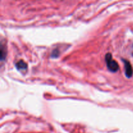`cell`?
Masks as SVG:
<instances>
[{
	"label": "cell",
	"mask_w": 133,
	"mask_h": 133,
	"mask_svg": "<svg viewBox=\"0 0 133 133\" xmlns=\"http://www.w3.org/2000/svg\"><path fill=\"white\" fill-rule=\"evenodd\" d=\"M59 54H60V52L59 51H58V49H55L54 50L52 51L51 57H53V58H57V57H58V56H59Z\"/></svg>",
	"instance_id": "277c9868"
},
{
	"label": "cell",
	"mask_w": 133,
	"mask_h": 133,
	"mask_svg": "<svg viewBox=\"0 0 133 133\" xmlns=\"http://www.w3.org/2000/svg\"><path fill=\"white\" fill-rule=\"evenodd\" d=\"M122 61L124 62L125 66V74L127 78H131L133 74V69L131 64L129 61L126 59H122Z\"/></svg>",
	"instance_id": "7a4b0ae2"
},
{
	"label": "cell",
	"mask_w": 133,
	"mask_h": 133,
	"mask_svg": "<svg viewBox=\"0 0 133 133\" xmlns=\"http://www.w3.org/2000/svg\"><path fill=\"white\" fill-rule=\"evenodd\" d=\"M16 68L18 70H25L27 68V64L23 61V60H20V61H19L16 64Z\"/></svg>",
	"instance_id": "3957f363"
},
{
	"label": "cell",
	"mask_w": 133,
	"mask_h": 133,
	"mask_svg": "<svg viewBox=\"0 0 133 133\" xmlns=\"http://www.w3.org/2000/svg\"><path fill=\"white\" fill-rule=\"evenodd\" d=\"M105 61L108 69L112 72H116L119 70V65L118 62L112 58V56L110 53H107L105 55Z\"/></svg>",
	"instance_id": "6da1fadb"
}]
</instances>
